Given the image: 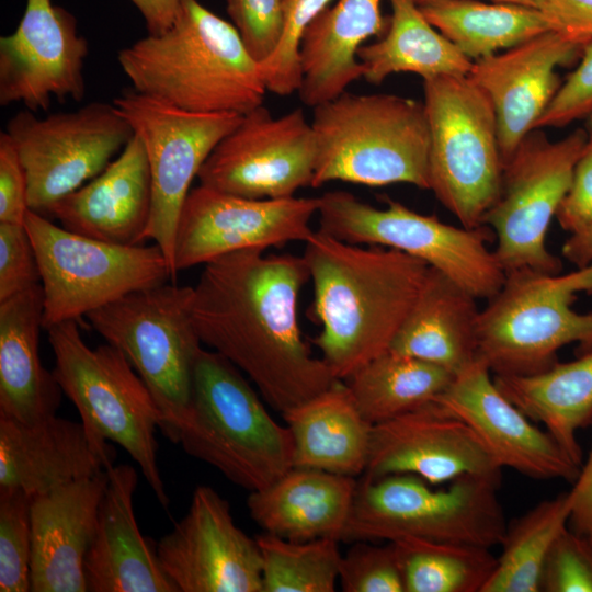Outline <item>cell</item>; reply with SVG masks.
<instances>
[{"mask_svg":"<svg viewBox=\"0 0 592 592\" xmlns=\"http://www.w3.org/2000/svg\"><path fill=\"white\" fill-rule=\"evenodd\" d=\"M539 592H592V537L563 527L548 553Z\"/></svg>","mask_w":592,"mask_h":592,"instance_id":"cell-42","label":"cell"},{"mask_svg":"<svg viewBox=\"0 0 592 592\" xmlns=\"http://www.w3.org/2000/svg\"><path fill=\"white\" fill-rule=\"evenodd\" d=\"M423 94L430 191L460 226L482 227L504 169L493 105L468 75L423 80Z\"/></svg>","mask_w":592,"mask_h":592,"instance_id":"cell-9","label":"cell"},{"mask_svg":"<svg viewBox=\"0 0 592 592\" xmlns=\"http://www.w3.org/2000/svg\"><path fill=\"white\" fill-rule=\"evenodd\" d=\"M46 331L55 357L54 376L77 408L105 468L112 467L115 458L106 443L111 441L137 463L159 503L168 508L169 498L157 462L156 432L161 413L143 379L115 346H88L77 320L54 325Z\"/></svg>","mask_w":592,"mask_h":592,"instance_id":"cell-6","label":"cell"},{"mask_svg":"<svg viewBox=\"0 0 592 592\" xmlns=\"http://www.w3.org/2000/svg\"><path fill=\"white\" fill-rule=\"evenodd\" d=\"M453 378L437 365L386 351L344 382L362 415L375 425L429 405Z\"/></svg>","mask_w":592,"mask_h":592,"instance_id":"cell-35","label":"cell"},{"mask_svg":"<svg viewBox=\"0 0 592 592\" xmlns=\"http://www.w3.org/2000/svg\"><path fill=\"white\" fill-rule=\"evenodd\" d=\"M24 226L41 272L45 330L78 320L133 292L174 280L156 243H109L69 231L30 209Z\"/></svg>","mask_w":592,"mask_h":592,"instance_id":"cell-12","label":"cell"},{"mask_svg":"<svg viewBox=\"0 0 592 592\" xmlns=\"http://www.w3.org/2000/svg\"><path fill=\"white\" fill-rule=\"evenodd\" d=\"M227 11L251 55L261 64L270 58L283 34L281 0H226Z\"/></svg>","mask_w":592,"mask_h":592,"instance_id":"cell-43","label":"cell"},{"mask_svg":"<svg viewBox=\"0 0 592 592\" xmlns=\"http://www.w3.org/2000/svg\"><path fill=\"white\" fill-rule=\"evenodd\" d=\"M143 15L148 34L164 32L172 23L181 0H130Z\"/></svg>","mask_w":592,"mask_h":592,"instance_id":"cell-50","label":"cell"},{"mask_svg":"<svg viewBox=\"0 0 592 592\" xmlns=\"http://www.w3.org/2000/svg\"><path fill=\"white\" fill-rule=\"evenodd\" d=\"M549 30L578 47L592 42V0H540Z\"/></svg>","mask_w":592,"mask_h":592,"instance_id":"cell-48","label":"cell"},{"mask_svg":"<svg viewBox=\"0 0 592 592\" xmlns=\"http://www.w3.org/2000/svg\"><path fill=\"white\" fill-rule=\"evenodd\" d=\"M314 286V339L338 380H346L390 343L418 297L429 265L401 251L361 247L314 230L304 242Z\"/></svg>","mask_w":592,"mask_h":592,"instance_id":"cell-2","label":"cell"},{"mask_svg":"<svg viewBox=\"0 0 592 592\" xmlns=\"http://www.w3.org/2000/svg\"><path fill=\"white\" fill-rule=\"evenodd\" d=\"M556 219L570 234L592 225V130L574 166L571 184Z\"/></svg>","mask_w":592,"mask_h":592,"instance_id":"cell-47","label":"cell"},{"mask_svg":"<svg viewBox=\"0 0 592 592\" xmlns=\"http://www.w3.org/2000/svg\"><path fill=\"white\" fill-rule=\"evenodd\" d=\"M418 4L422 3L428 0H414ZM493 2H504V3H514V4H521L526 7H533L536 9H540V0H490Z\"/></svg>","mask_w":592,"mask_h":592,"instance_id":"cell-52","label":"cell"},{"mask_svg":"<svg viewBox=\"0 0 592 592\" xmlns=\"http://www.w3.org/2000/svg\"><path fill=\"white\" fill-rule=\"evenodd\" d=\"M113 104L144 143L152 191L146 237L161 248L175 278V231L191 184L212 150L242 115L187 112L134 89L123 92Z\"/></svg>","mask_w":592,"mask_h":592,"instance_id":"cell-15","label":"cell"},{"mask_svg":"<svg viewBox=\"0 0 592 592\" xmlns=\"http://www.w3.org/2000/svg\"><path fill=\"white\" fill-rule=\"evenodd\" d=\"M588 118H589V125H590L591 130H592V113L589 115Z\"/></svg>","mask_w":592,"mask_h":592,"instance_id":"cell-53","label":"cell"},{"mask_svg":"<svg viewBox=\"0 0 592 592\" xmlns=\"http://www.w3.org/2000/svg\"><path fill=\"white\" fill-rule=\"evenodd\" d=\"M103 469L81 422L57 414L36 423L0 417V489L33 497Z\"/></svg>","mask_w":592,"mask_h":592,"instance_id":"cell-26","label":"cell"},{"mask_svg":"<svg viewBox=\"0 0 592 592\" xmlns=\"http://www.w3.org/2000/svg\"><path fill=\"white\" fill-rule=\"evenodd\" d=\"M397 546L406 592H482L497 558L491 548L406 538Z\"/></svg>","mask_w":592,"mask_h":592,"instance_id":"cell-37","label":"cell"},{"mask_svg":"<svg viewBox=\"0 0 592 592\" xmlns=\"http://www.w3.org/2000/svg\"><path fill=\"white\" fill-rule=\"evenodd\" d=\"M353 542L342 555L339 582L344 592H406L397 546Z\"/></svg>","mask_w":592,"mask_h":592,"instance_id":"cell-41","label":"cell"},{"mask_svg":"<svg viewBox=\"0 0 592 592\" xmlns=\"http://www.w3.org/2000/svg\"><path fill=\"white\" fill-rule=\"evenodd\" d=\"M490 374L477 360L455 375L432 402L464 421L502 468L533 479L573 483L581 466L498 389Z\"/></svg>","mask_w":592,"mask_h":592,"instance_id":"cell-20","label":"cell"},{"mask_svg":"<svg viewBox=\"0 0 592 592\" xmlns=\"http://www.w3.org/2000/svg\"><path fill=\"white\" fill-rule=\"evenodd\" d=\"M284 27L273 55L261 62L267 91L289 95L298 91L301 81L299 47L310 23L327 9L332 0H281Z\"/></svg>","mask_w":592,"mask_h":592,"instance_id":"cell-40","label":"cell"},{"mask_svg":"<svg viewBox=\"0 0 592 592\" xmlns=\"http://www.w3.org/2000/svg\"><path fill=\"white\" fill-rule=\"evenodd\" d=\"M588 295L592 296V292H590Z\"/></svg>","mask_w":592,"mask_h":592,"instance_id":"cell-54","label":"cell"},{"mask_svg":"<svg viewBox=\"0 0 592 592\" xmlns=\"http://www.w3.org/2000/svg\"><path fill=\"white\" fill-rule=\"evenodd\" d=\"M561 253L577 267L590 264L592 262V225L571 232L561 248Z\"/></svg>","mask_w":592,"mask_h":592,"instance_id":"cell-51","label":"cell"},{"mask_svg":"<svg viewBox=\"0 0 592 592\" xmlns=\"http://www.w3.org/2000/svg\"><path fill=\"white\" fill-rule=\"evenodd\" d=\"M388 1L391 15L383 37L357 52L367 82L380 84L398 72L423 80L469 73L473 60L425 19L414 0Z\"/></svg>","mask_w":592,"mask_h":592,"instance_id":"cell-33","label":"cell"},{"mask_svg":"<svg viewBox=\"0 0 592 592\" xmlns=\"http://www.w3.org/2000/svg\"><path fill=\"white\" fill-rule=\"evenodd\" d=\"M32 496L0 489V592L31 591Z\"/></svg>","mask_w":592,"mask_h":592,"instance_id":"cell-39","label":"cell"},{"mask_svg":"<svg viewBox=\"0 0 592 592\" xmlns=\"http://www.w3.org/2000/svg\"><path fill=\"white\" fill-rule=\"evenodd\" d=\"M318 206L319 197L248 198L200 184L178 219L175 273L232 252L305 242Z\"/></svg>","mask_w":592,"mask_h":592,"instance_id":"cell-17","label":"cell"},{"mask_svg":"<svg viewBox=\"0 0 592 592\" xmlns=\"http://www.w3.org/2000/svg\"><path fill=\"white\" fill-rule=\"evenodd\" d=\"M316 143L301 109L274 117L263 105L242 115L212 150L201 185L248 198H285L311 186Z\"/></svg>","mask_w":592,"mask_h":592,"instance_id":"cell-16","label":"cell"},{"mask_svg":"<svg viewBox=\"0 0 592 592\" xmlns=\"http://www.w3.org/2000/svg\"><path fill=\"white\" fill-rule=\"evenodd\" d=\"M477 298L443 272L429 267L423 286L388 351L418 358L454 376L477 357Z\"/></svg>","mask_w":592,"mask_h":592,"instance_id":"cell-29","label":"cell"},{"mask_svg":"<svg viewBox=\"0 0 592 592\" xmlns=\"http://www.w3.org/2000/svg\"><path fill=\"white\" fill-rule=\"evenodd\" d=\"M106 470L109 480L84 558L88 591L178 592L160 566L157 545L138 528L133 505L138 485L136 469L122 464Z\"/></svg>","mask_w":592,"mask_h":592,"instance_id":"cell-24","label":"cell"},{"mask_svg":"<svg viewBox=\"0 0 592 592\" xmlns=\"http://www.w3.org/2000/svg\"><path fill=\"white\" fill-rule=\"evenodd\" d=\"M425 19L470 60L488 57L550 31L539 9L478 0H428Z\"/></svg>","mask_w":592,"mask_h":592,"instance_id":"cell-34","label":"cell"},{"mask_svg":"<svg viewBox=\"0 0 592 592\" xmlns=\"http://www.w3.org/2000/svg\"><path fill=\"white\" fill-rule=\"evenodd\" d=\"M29 210L27 181L15 145L0 133V223L24 225Z\"/></svg>","mask_w":592,"mask_h":592,"instance_id":"cell-46","label":"cell"},{"mask_svg":"<svg viewBox=\"0 0 592 592\" xmlns=\"http://www.w3.org/2000/svg\"><path fill=\"white\" fill-rule=\"evenodd\" d=\"M498 389L582 466L577 431L592 423V349L533 375H493Z\"/></svg>","mask_w":592,"mask_h":592,"instance_id":"cell-32","label":"cell"},{"mask_svg":"<svg viewBox=\"0 0 592 592\" xmlns=\"http://www.w3.org/2000/svg\"><path fill=\"white\" fill-rule=\"evenodd\" d=\"M157 555L178 592H262V561L229 503L208 486L195 488L185 515L160 538Z\"/></svg>","mask_w":592,"mask_h":592,"instance_id":"cell-18","label":"cell"},{"mask_svg":"<svg viewBox=\"0 0 592 592\" xmlns=\"http://www.w3.org/2000/svg\"><path fill=\"white\" fill-rule=\"evenodd\" d=\"M5 132L26 175L29 209L46 217L61 198L99 175L135 135L115 105L104 102L46 117L26 109L11 117Z\"/></svg>","mask_w":592,"mask_h":592,"instance_id":"cell-14","label":"cell"},{"mask_svg":"<svg viewBox=\"0 0 592 592\" xmlns=\"http://www.w3.org/2000/svg\"><path fill=\"white\" fill-rule=\"evenodd\" d=\"M192 286L161 284L133 292L87 315L93 329L118 349L152 395L160 431L178 443L192 396L202 341L191 316Z\"/></svg>","mask_w":592,"mask_h":592,"instance_id":"cell-10","label":"cell"},{"mask_svg":"<svg viewBox=\"0 0 592 592\" xmlns=\"http://www.w3.org/2000/svg\"><path fill=\"white\" fill-rule=\"evenodd\" d=\"M311 186L342 181L368 186L408 183L430 190V132L423 102L346 91L314 107Z\"/></svg>","mask_w":592,"mask_h":592,"instance_id":"cell-5","label":"cell"},{"mask_svg":"<svg viewBox=\"0 0 592 592\" xmlns=\"http://www.w3.org/2000/svg\"><path fill=\"white\" fill-rule=\"evenodd\" d=\"M357 480L312 468L293 467L266 488L250 492V517L265 532L295 542H342Z\"/></svg>","mask_w":592,"mask_h":592,"instance_id":"cell-27","label":"cell"},{"mask_svg":"<svg viewBox=\"0 0 592 592\" xmlns=\"http://www.w3.org/2000/svg\"><path fill=\"white\" fill-rule=\"evenodd\" d=\"M577 128L550 141L532 130L504 164L500 194L483 218L497 236L494 254L504 273L559 274L561 260L549 252L546 235L566 196L588 139Z\"/></svg>","mask_w":592,"mask_h":592,"instance_id":"cell-13","label":"cell"},{"mask_svg":"<svg viewBox=\"0 0 592 592\" xmlns=\"http://www.w3.org/2000/svg\"><path fill=\"white\" fill-rule=\"evenodd\" d=\"M581 60L560 84L535 129L560 128L592 113V42L581 48Z\"/></svg>","mask_w":592,"mask_h":592,"instance_id":"cell-45","label":"cell"},{"mask_svg":"<svg viewBox=\"0 0 592 592\" xmlns=\"http://www.w3.org/2000/svg\"><path fill=\"white\" fill-rule=\"evenodd\" d=\"M476 433L435 403L373 425L363 476L413 475L432 486L466 475L501 476Z\"/></svg>","mask_w":592,"mask_h":592,"instance_id":"cell-21","label":"cell"},{"mask_svg":"<svg viewBox=\"0 0 592 592\" xmlns=\"http://www.w3.org/2000/svg\"><path fill=\"white\" fill-rule=\"evenodd\" d=\"M39 282L37 258L25 226L0 223V301Z\"/></svg>","mask_w":592,"mask_h":592,"instance_id":"cell-44","label":"cell"},{"mask_svg":"<svg viewBox=\"0 0 592 592\" xmlns=\"http://www.w3.org/2000/svg\"><path fill=\"white\" fill-rule=\"evenodd\" d=\"M319 197L318 230L353 244L391 248L446 274L477 299L491 298L505 273L487 247L488 226L456 227L386 197L377 208L345 191Z\"/></svg>","mask_w":592,"mask_h":592,"instance_id":"cell-11","label":"cell"},{"mask_svg":"<svg viewBox=\"0 0 592 592\" xmlns=\"http://www.w3.org/2000/svg\"><path fill=\"white\" fill-rule=\"evenodd\" d=\"M87 39L75 16L52 0H26L15 31L0 38V104L45 111L53 99L80 101Z\"/></svg>","mask_w":592,"mask_h":592,"instance_id":"cell-19","label":"cell"},{"mask_svg":"<svg viewBox=\"0 0 592 592\" xmlns=\"http://www.w3.org/2000/svg\"><path fill=\"white\" fill-rule=\"evenodd\" d=\"M592 292V262L567 274L515 271L487 300L477 322V357L493 375H533L556 364L557 352L592 349V312L571 306Z\"/></svg>","mask_w":592,"mask_h":592,"instance_id":"cell-8","label":"cell"},{"mask_svg":"<svg viewBox=\"0 0 592 592\" xmlns=\"http://www.w3.org/2000/svg\"><path fill=\"white\" fill-rule=\"evenodd\" d=\"M500 482L501 476L466 475L435 489L413 475H362L342 542L418 538L492 548L508 525Z\"/></svg>","mask_w":592,"mask_h":592,"instance_id":"cell-7","label":"cell"},{"mask_svg":"<svg viewBox=\"0 0 592 592\" xmlns=\"http://www.w3.org/2000/svg\"><path fill=\"white\" fill-rule=\"evenodd\" d=\"M282 415L293 440V467L354 478L365 473L373 424L343 380Z\"/></svg>","mask_w":592,"mask_h":592,"instance_id":"cell-31","label":"cell"},{"mask_svg":"<svg viewBox=\"0 0 592 592\" xmlns=\"http://www.w3.org/2000/svg\"><path fill=\"white\" fill-rule=\"evenodd\" d=\"M569 492L544 500L506 525L502 551L482 592H539L550 547L568 525Z\"/></svg>","mask_w":592,"mask_h":592,"instance_id":"cell-36","label":"cell"},{"mask_svg":"<svg viewBox=\"0 0 592 592\" xmlns=\"http://www.w3.org/2000/svg\"><path fill=\"white\" fill-rule=\"evenodd\" d=\"M117 60L135 91L187 112L243 115L267 92L235 25L197 0H181L164 32L121 49Z\"/></svg>","mask_w":592,"mask_h":592,"instance_id":"cell-3","label":"cell"},{"mask_svg":"<svg viewBox=\"0 0 592 592\" xmlns=\"http://www.w3.org/2000/svg\"><path fill=\"white\" fill-rule=\"evenodd\" d=\"M568 492L571 501L568 522L570 528L576 533L592 537V444L588 460L581 466L573 487Z\"/></svg>","mask_w":592,"mask_h":592,"instance_id":"cell-49","label":"cell"},{"mask_svg":"<svg viewBox=\"0 0 592 592\" xmlns=\"http://www.w3.org/2000/svg\"><path fill=\"white\" fill-rule=\"evenodd\" d=\"M262 561V592H333L339 582L340 540L295 542L263 532L255 536Z\"/></svg>","mask_w":592,"mask_h":592,"instance_id":"cell-38","label":"cell"},{"mask_svg":"<svg viewBox=\"0 0 592 592\" xmlns=\"http://www.w3.org/2000/svg\"><path fill=\"white\" fill-rule=\"evenodd\" d=\"M382 0H337L306 29L299 47L301 102L310 107L330 101L363 75L357 52L388 23Z\"/></svg>","mask_w":592,"mask_h":592,"instance_id":"cell-30","label":"cell"},{"mask_svg":"<svg viewBox=\"0 0 592 592\" xmlns=\"http://www.w3.org/2000/svg\"><path fill=\"white\" fill-rule=\"evenodd\" d=\"M43 311L41 284L0 301V417L36 423L60 406L64 392L39 356Z\"/></svg>","mask_w":592,"mask_h":592,"instance_id":"cell-28","label":"cell"},{"mask_svg":"<svg viewBox=\"0 0 592 592\" xmlns=\"http://www.w3.org/2000/svg\"><path fill=\"white\" fill-rule=\"evenodd\" d=\"M178 443L190 456L249 492L272 485L293 468V440L230 361L202 349Z\"/></svg>","mask_w":592,"mask_h":592,"instance_id":"cell-4","label":"cell"},{"mask_svg":"<svg viewBox=\"0 0 592 592\" xmlns=\"http://www.w3.org/2000/svg\"><path fill=\"white\" fill-rule=\"evenodd\" d=\"M580 53V47L548 31L473 61L468 77L493 105L503 164L535 129L559 89L556 68L571 62Z\"/></svg>","mask_w":592,"mask_h":592,"instance_id":"cell-22","label":"cell"},{"mask_svg":"<svg viewBox=\"0 0 592 592\" xmlns=\"http://www.w3.org/2000/svg\"><path fill=\"white\" fill-rule=\"evenodd\" d=\"M151 175L136 134L99 175L52 209L65 229L121 246L144 244L151 214Z\"/></svg>","mask_w":592,"mask_h":592,"instance_id":"cell-25","label":"cell"},{"mask_svg":"<svg viewBox=\"0 0 592 592\" xmlns=\"http://www.w3.org/2000/svg\"><path fill=\"white\" fill-rule=\"evenodd\" d=\"M308 280L303 255L242 250L205 264L192 286L202 343L238 367L281 414L338 380L300 332L298 298Z\"/></svg>","mask_w":592,"mask_h":592,"instance_id":"cell-1","label":"cell"},{"mask_svg":"<svg viewBox=\"0 0 592 592\" xmlns=\"http://www.w3.org/2000/svg\"><path fill=\"white\" fill-rule=\"evenodd\" d=\"M107 480L103 469L32 497L31 592H88L84 558Z\"/></svg>","mask_w":592,"mask_h":592,"instance_id":"cell-23","label":"cell"}]
</instances>
